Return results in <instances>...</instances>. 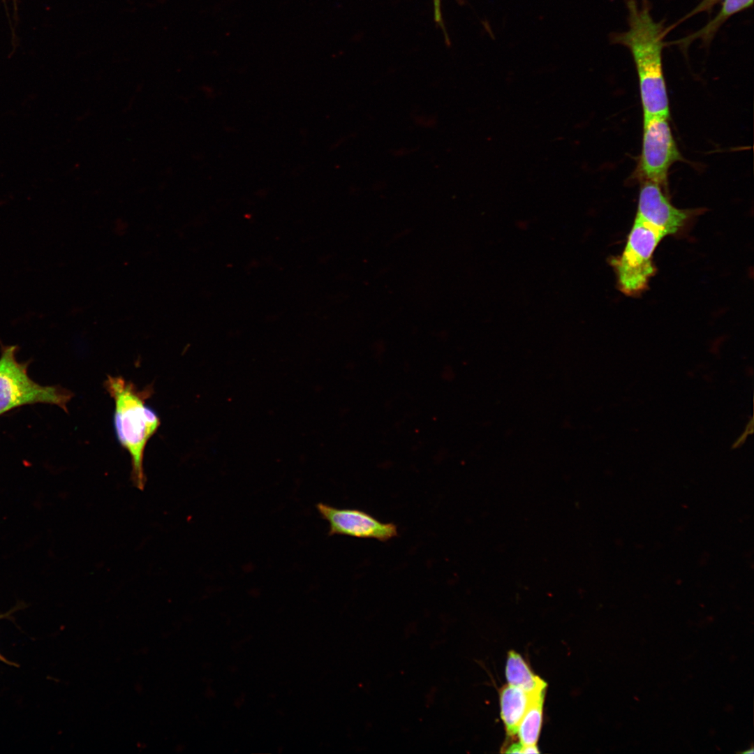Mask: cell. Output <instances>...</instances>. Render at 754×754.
<instances>
[{"label": "cell", "mask_w": 754, "mask_h": 754, "mask_svg": "<svg viewBox=\"0 0 754 754\" xmlns=\"http://www.w3.org/2000/svg\"><path fill=\"white\" fill-rule=\"evenodd\" d=\"M628 29L614 34L613 43L626 47L637 70L643 117H670L669 100L663 69L662 52L667 28L651 15L646 1L626 0Z\"/></svg>", "instance_id": "6da1fadb"}, {"label": "cell", "mask_w": 754, "mask_h": 754, "mask_svg": "<svg viewBox=\"0 0 754 754\" xmlns=\"http://www.w3.org/2000/svg\"><path fill=\"white\" fill-rule=\"evenodd\" d=\"M104 387L114 399L113 427L118 442L130 455L132 481L136 487L143 489L146 482L143 467L145 448L161 424L158 413L147 404L154 393L153 386L139 389L121 376L108 375Z\"/></svg>", "instance_id": "7a4b0ae2"}, {"label": "cell", "mask_w": 754, "mask_h": 754, "mask_svg": "<svg viewBox=\"0 0 754 754\" xmlns=\"http://www.w3.org/2000/svg\"><path fill=\"white\" fill-rule=\"evenodd\" d=\"M18 346L2 345L0 353V417L27 405L57 406L68 413L73 393L61 385H43L28 374L29 362L17 358Z\"/></svg>", "instance_id": "3957f363"}, {"label": "cell", "mask_w": 754, "mask_h": 754, "mask_svg": "<svg viewBox=\"0 0 754 754\" xmlns=\"http://www.w3.org/2000/svg\"><path fill=\"white\" fill-rule=\"evenodd\" d=\"M665 236L660 229L635 216L623 252L609 260L624 295L637 297L648 289L656 271L653 253Z\"/></svg>", "instance_id": "277c9868"}, {"label": "cell", "mask_w": 754, "mask_h": 754, "mask_svg": "<svg viewBox=\"0 0 754 754\" xmlns=\"http://www.w3.org/2000/svg\"><path fill=\"white\" fill-rule=\"evenodd\" d=\"M669 118L661 115L644 117L642 147L637 169L642 181L657 183L665 190L670 167L682 160Z\"/></svg>", "instance_id": "5b68a950"}, {"label": "cell", "mask_w": 754, "mask_h": 754, "mask_svg": "<svg viewBox=\"0 0 754 754\" xmlns=\"http://www.w3.org/2000/svg\"><path fill=\"white\" fill-rule=\"evenodd\" d=\"M316 507L321 518L327 522L330 536L341 535L387 542L399 535L395 524L383 523L365 511L339 508L323 503Z\"/></svg>", "instance_id": "8992f818"}, {"label": "cell", "mask_w": 754, "mask_h": 754, "mask_svg": "<svg viewBox=\"0 0 754 754\" xmlns=\"http://www.w3.org/2000/svg\"><path fill=\"white\" fill-rule=\"evenodd\" d=\"M665 190L657 183L642 181L636 217L657 227L668 235L678 232L694 212L674 207Z\"/></svg>", "instance_id": "52a82bcc"}, {"label": "cell", "mask_w": 754, "mask_h": 754, "mask_svg": "<svg viewBox=\"0 0 754 754\" xmlns=\"http://www.w3.org/2000/svg\"><path fill=\"white\" fill-rule=\"evenodd\" d=\"M545 693H528L511 685L502 688L500 692L501 716L508 735L517 733L520 721L532 702L544 696Z\"/></svg>", "instance_id": "ba28073f"}, {"label": "cell", "mask_w": 754, "mask_h": 754, "mask_svg": "<svg viewBox=\"0 0 754 754\" xmlns=\"http://www.w3.org/2000/svg\"><path fill=\"white\" fill-rule=\"evenodd\" d=\"M753 0H723L722 6L715 17L702 28L683 38L672 42L681 47L687 48L693 41L700 40L709 44L720 27L732 15L753 5Z\"/></svg>", "instance_id": "9c48e42d"}, {"label": "cell", "mask_w": 754, "mask_h": 754, "mask_svg": "<svg viewBox=\"0 0 754 754\" xmlns=\"http://www.w3.org/2000/svg\"><path fill=\"white\" fill-rule=\"evenodd\" d=\"M505 677L509 685L518 687L528 693H545L547 683L536 676L515 651H509L505 666Z\"/></svg>", "instance_id": "30bf717a"}, {"label": "cell", "mask_w": 754, "mask_h": 754, "mask_svg": "<svg viewBox=\"0 0 754 754\" xmlns=\"http://www.w3.org/2000/svg\"><path fill=\"white\" fill-rule=\"evenodd\" d=\"M544 696L535 698L519 723L517 733L522 746L536 745L542 720Z\"/></svg>", "instance_id": "8fae6325"}, {"label": "cell", "mask_w": 754, "mask_h": 754, "mask_svg": "<svg viewBox=\"0 0 754 754\" xmlns=\"http://www.w3.org/2000/svg\"><path fill=\"white\" fill-rule=\"evenodd\" d=\"M723 0H702L691 11H690L686 15L682 17L677 24H674L672 27L683 22L687 19L693 17L695 15L701 13H709L714 7L715 5L718 3Z\"/></svg>", "instance_id": "7c38bea8"}, {"label": "cell", "mask_w": 754, "mask_h": 754, "mask_svg": "<svg viewBox=\"0 0 754 754\" xmlns=\"http://www.w3.org/2000/svg\"><path fill=\"white\" fill-rule=\"evenodd\" d=\"M435 21L442 25L441 0H433Z\"/></svg>", "instance_id": "4fadbf2b"}, {"label": "cell", "mask_w": 754, "mask_h": 754, "mask_svg": "<svg viewBox=\"0 0 754 754\" xmlns=\"http://www.w3.org/2000/svg\"><path fill=\"white\" fill-rule=\"evenodd\" d=\"M523 746L521 743L513 744L508 748L505 753H522Z\"/></svg>", "instance_id": "5bb4252c"}, {"label": "cell", "mask_w": 754, "mask_h": 754, "mask_svg": "<svg viewBox=\"0 0 754 754\" xmlns=\"http://www.w3.org/2000/svg\"><path fill=\"white\" fill-rule=\"evenodd\" d=\"M536 745L523 746L522 753H538Z\"/></svg>", "instance_id": "9a60e30c"}, {"label": "cell", "mask_w": 754, "mask_h": 754, "mask_svg": "<svg viewBox=\"0 0 754 754\" xmlns=\"http://www.w3.org/2000/svg\"><path fill=\"white\" fill-rule=\"evenodd\" d=\"M0 661H1L3 663H5L6 664L9 665L17 666L15 663H13L11 661L8 660V659H6L1 653H0Z\"/></svg>", "instance_id": "2e32d148"}, {"label": "cell", "mask_w": 754, "mask_h": 754, "mask_svg": "<svg viewBox=\"0 0 754 754\" xmlns=\"http://www.w3.org/2000/svg\"><path fill=\"white\" fill-rule=\"evenodd\" d=\"M15 610L16 609H12L10 611H9L8 612H7L6 614H0V619H4V618H8L9 616L10 615V614H12Z\"/></svg>", "instance_id": "e0dca14e"}]
</instances>
